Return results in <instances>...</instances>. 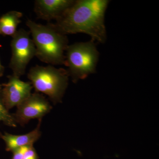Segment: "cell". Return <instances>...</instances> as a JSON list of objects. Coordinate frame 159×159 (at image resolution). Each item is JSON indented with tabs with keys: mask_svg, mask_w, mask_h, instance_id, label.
Wrapping results in <instances>:
<instances>
[{
	"mask_svg": "<svg viewBox=\"0 0 159 159\" xmlns=\"http://www.w3.org/2000/svg\"><path fill=\"white\" fill-rule=\"evenodd\" d=\"M108 0H77L53 24L62 34L84 33L91 40L105 43L107 39L105 24Z\"/></svg>",
	"mask_w": 159,
	"mask_h": 159,
	"instance_id": "cell-1",
	"label": "cell"
},
{
	"mask_svg": "<svg viewBox=\"0 0 159 159\" xmlns=\"http://www.w3.org/2000/svg\"><path fill=\"white\" fill-rule=\"evenodd\" d=\"M26 25L36 48L35 56L51 66L65 65L64 52L69 46L66 35L57 30L51 23L43 25L28 20Z\"/></svg>",
	"mask_w": 159,
	"mask_h": 159,
	"instance_id": "cell-2",
	"label": "cell"
},
{
	"mask_svg": "<svg viewBox=\"0 0 159 159\" xmlns=\"http://www.w3.org/2000/svg\"><path fill=\"white\" fill-rule=\"evenodd\" d=\"M67 70L51 65H36L31 67L28 77L35 92L47 95L54 103L61 102L68 85Z\"/></svg>",
	"mask_w": 159,
	"mask_h": 159,
	"instance_id": "cell-3",
	"label": "cell"
},
{
	"mask_svg": "<svg viewBox=\"0 0 159 159\" xmlns=\"http://www.w3.org/2000/svg\"><path fill=\"white\" fill-rule=\"evenodd\" d=\"M66 51L65 65L73 82L96 73L99 54L94 41L69 45Z\"/></svg>",
	"mask_w": 159,
	"mask_h": 159,
	"instance_id": "cell-4",
	"label": "cell"
},
{
	"mask_svg": "<svg viewBox=\"0 0 159 159\" xmlns=\"http://www.w3.org/2000/svg\"><path fill=\"white\" fill-rule=\"evenodd\" d=\"M30 32L24 29L17 30L11 42V57L9 66L13 75L20 77L25 73L26 68L36 55V48L30 36Z\"/></svg>",
	"mask_w": 159,
	"mask_h": 159,
	"instance_id": "cell-5",
	"label": "cell"
},
{
	"mask_svg": "<svg viewBox=\"0 0 159 159\" xmlns=\"http://www.w3.org/2000/svg\"><path fill=\"white\" fill-rule=\"evenodd\" d=\"M15 113L12 114L16 122L24 126L31 120L42 119L52 109L50 102L39 93H31L17 107Z\"/></svg>",
	"mask_w": 159,
	"mask_h": 159,
	"instance_id": "cell-6",
	"label": "cell"
},
{
	"mask_svg": "<svg viewBox=\"0 0 159 159\" xmlns=\"http://www.w3.org/2000/svg\"><path fill=\"white\" fill-rule=\"evenodd\" d=\"M8 82L3 84L1 93L2 100L6 108L9 110L17 107L31 94V82L22 81L13 74L8 77Z\"/></svg>",
	"mask_w": 159,
	"mask_h": 159,
	"instance_id": "cell-7",
	"label": "cell"
},
{
	"mask_svg": "<svg viewBox=\"0 0 159 159\" xmlns=\"http://www.w3.org/2000/svg\"><path fill=\"white\" fill-rule=\"evenodd\" d=\"M74 2V0H36L34 11L38 18L47 21L56 20Z\"/></svg>",
	"mask_w": 159,
	"mask_h": 159,
	"instance_id": "cell-8",
	"label": "cell"
},
{
	"mask_svg": "<svg viewBox=\"0 0 159 159\" xmlns=\"http://www.w3.org/2000/svg\"><path fill=\"white\" fill-rule=\"evenodd\" d=\"M42 119H39L37 127L28 133L22 135H14L5 133L1 137L6 145V150L11 152L25 146L33 145L41 136L40 130Z\"/></svg>",
	"mask_w": 159,
	"mask_h": 159,
	"instance_id": "cell-9",
	"label": "cell"
},
{
	"mask_svg": "<svg viewBox=\"0 0 159 159\" xmlns=\"http://www.w3.org/2000/svg\"><path fill=\"white\" fill-rule=\"evenodd\" d=\"M23 13L11 11L0 17V35L13 36L17 31L18 26L21 23Z\"/></svg>",
	"mask_w": 159,
	"mask_h": 159,
	"instance_id": "cell-10",
	"label": "cell"
},
{
	"mask_svg": "<svg viewBox=\"0 0 159 159\" xmlns=\"http://www.w3.org/2000/svg\"><path fill=\"white\" fill-rule=\"evenodd\" d=\"M0 88V122H2L5 125L11 127H16L17 123L16 122L13 115L9 112L6 108L3 103L1 97V90Z\"/></svg>",
	"mask_w": 159,
	"mask_h": 159,
	"instance_id": "cell-11",
	"label": "cell"
},
{
	"mask_svg": "<svg viewBox=\"0 0 159 159\" xmlns=\"http://www.w3.org/2000/svg\"><path fill=\"white\" fill-rule=\"evenodd\" d=\"M23 159H39L38 155L33 145L26 147Z\"/></svg>",
	"mask_w": 159,
	"mask_h": 159,
	"instance_id": "cell-12",
	"label": "cell"
},
{
	"mask_svg": "<svg viewBox=\"0 0 159 159\" xmlns=\"http://www.w3.org/2000/svg\"><path fill=\"white\" fill-rule=\"evenodd\" d=\"M27 147H21L12 151L13 156L11 159H23L24 152Z\"/></svg>",
	"mask_w": 159,
	"mask_h": 159,
	"instance_id": "cell-13",
	"label": "cell"
},
{
	"mask_svg": "<svg viewBox=\"0 0 159 159\" xmlns=\"http://www.w3.org/2000/svg\"><path fill=\"white\" fill-rule=\"evenodd\" d=\"M4 71H5V67L1 64V61H0V77L3 76Z\"/></svg>",
	"mask_w": 159,
	"mask_h": 159,
	"instance_id": "cell-14",
	"label": "cell"
},
{
	"mask_svg": "<svg viewBox=\"0 0 159 159\" xmlns=\"http://www.w3.org/2000/svg\"><path fill=\"white\" fill-rule=\"evenodd\" d=\"M3 85V84H0V88H1L2 87Z\"/></svg>",
	"mask_w": 159,
	"mask_h": 159,
	"instance_id": "cell-15",
	"label": "cell"
},
{
	"mask_svg": "<svg viewBox=\"0 0 159 159\" xmlns=\"http://www.w3.org/2000/svg\"><path fill=\"white\" fill-rule=\"evenodd\" d=\"M2 133H1V131H0V138H1V137H2Z\"/></svg>",
	"mask_w": 159,
	"mask_h": 159,
	"instance_id": "cell-16",
	"label": "cell"
}]
</instances>
